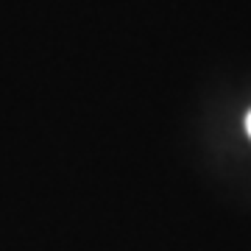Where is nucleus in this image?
<instances>
[{"instance_id":"obj_1","label":"nucleus","mask_w":251,"mask_h":251,"mask_svg":"<svg viewBox=\"0 0 251 251\" xmlns=\"http://www.w3.org/2000/svg\"><path fill=\"white\" fill-rule=\"evenodd\" d=\"M246 131H249V137H251V112L246 115Z\"/></svg>"}]
</instances>
